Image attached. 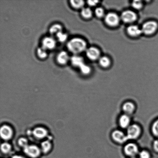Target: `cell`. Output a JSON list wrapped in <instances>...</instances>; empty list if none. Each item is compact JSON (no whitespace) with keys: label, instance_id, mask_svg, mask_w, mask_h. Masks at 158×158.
<instances>
[{"label":"cell","instance_id":"6da1fadb","mask_svg":"<svg viewBox=\"0 0 158 158\" xmlns=\"http://www.w3.org/2000/svg\"><path fill=\"white\" fill-rule=\"evenodd\" d=\"M67 47L72 53L77 54L83 52L86 49V43L84 40L81 38H73L68 42Z\"/></svg>","mask_w":158,"mask_h":158},{"label":"cell","instance_id":"7a4b0ae2","mask_svg":"<svg viewBox=\"0 0 158 158\" xmlns=\"http://www.w3.org/2000/svg\"><path fill=\"white\" fill-rule=\"evenodd\" d=\"M141 132L140 127L137 124L130 125L127 128V136L128 140H134L139 137Z\"/></svg>","mask_w":158,"mask_h":158},{"label":"cell","instance_id":"3957f363","mask_svg":"<svg viewBox=\"0 0 158 158\" xmlns=\"http://www.w3.org/2000/svg\"><path fill=\"white\" fill-rule=\"evenodd\" d=\"M157 23L155 21L147 22L142 26V32L145 35H150L154 33L158 28Z\"/></svg>","mask_w":158,"mask_h":158},{"label":"cell","instance_id":"277c9868","mask_svg":"<svg viewBox=\"0 0 158 158\" xmlns=\"http://www.w3.org/2000/svg\"><path fill=\"white\" fill-rule=\"evenodd\" d=\"M24 152L29 157L32 158L38 157L40 154V150L35 145H28L24 148Z\"/></svg>","mask_w":158,"mask_h":158},{"label":"cell","instance_id":"5b68a950","mask_svg":"<svg viewBox=\"0 0 158 158\" xmlns=\"http://www.w3.org/2000/svg\"><path fill=\"white\" fill-rule=\"evenodd\" d=\"M124 152L127 156L131 158L139 154L138 147L134 143H129L125 147Z\"/></svg>","mask_w":158,"mask_h":158},{"label":"cell","instance_id":"8992f818","mask_svg":"<svg viewBox=\"0 0 158 158\" xmlns=\"http://www.w3.org/2000/svg\"><path fill=\"white\" fill-rule=\"evenodd\" d=\"M105 23L110 26H115L118 24L120 18L117 14L114 13H109L105 17Z\"/></svg>","mask_w":158,"mask_h":158},{"label":"cell","instance_id":"52a82bcc","mask_svg":"<svg viewBox=\"0 0 158 158\" xmlns=\"http://www.w3.org/2000/svg\"><path fill=\"white\" fill-rule=\"evenodd\" d=\"M112 137L115 142L120 143H125L128 140L127 135L119 130H116L113 131Z\"/></svg>","mask_w":158,"mask_h":158},{"label":"cell","instance_id":"ba28073f","mask_svg":"<svg viewBox=\"0 0 158 158\" xmlns=\"http://www.w3.org/2000/svg\"><path fill=\"white\" fill-rule=\"evenodd\" d=\"M121 19L122 21L125 23H131L137 19V15L132 11L126 10L122 13Z\"/></svg>","mask_w":158,"mask_h":158},{"label":"cell","instance_id":"9c48e42d","mask_svg":"<svg viewBox=\"0 0 158 158\" xmlns=\"http://www.w3.org/2000/svg\"><path fill=\"white\" fill-rule=\"evenodd\" d=\"M0 134L1 137L3 140H8L11 138L13 135V131L10 127L4 125L1 128Z\"/></svg>","mask_w":158,"mask_h":158},{"label":"cell","instance_id":"30bf717a","mask_svg":"<svg viewBox=\"0 0 158 158\" xmlns=\"http://www.w3.org/2000/svg\"><path fill=\"white\" fill-rule=\"evenodd\" d=\"M42 47L47 49H53L56 45V42L53 38L51 37H46L42 42Z\"/></svg>","mask_w":158,"mask_h":158},{"label":"cell","instance_id":"8fae6325","mask_svg":"<svg viewBox=\"0 0 158 158\" xmlns=\"http://www.w3.org/2000/svg\"><path fill=\"white\" fill-rule=\"evenodd\" d=\"M86 55L89 59L95 60L100 58V51L97 48L90 47L87 49Z\"/></svg>","mask_w":158,"mask_h":158},{"label":"cell","instance_id":"7c38bea8","mask_svg":"<svg viewBox=\"0 0 158 158\" xmlns=\"http://www.w3.org/2000/svg\"><path fill=\"white\" fill-rule=\"evenodd\" d=\"M33 134L36 138L42 139L46 137L48 135V131L44 128L38 127L34 130Z\"/></svg>","mask_w":158,"mask_h":158},{"label":"cell","instance_id":"4fadbf2b","mask_svg":"<svg viewBox=\"0 0 158 158\" xmlns=\"http://www.w3.org/2000/svg\"><path fill=\"white\" fill-rule=\"evenodd\" d=\"M57 61L59 64L64 65L68 63L69 56L67 52L62 51L58 54L57 56Z\"/></svg>","mask_w":158,"mask_h":158},{"label":"cell","instance_id":"5bb4252c","mask_svg":"<svg viewBox=\"0 0 158 158\" xmlns=\"http://www.w3.org/2000/svg\"><path fill=\"white\" fill-rule=\"evenodd\" d=\"M131 118L129 115L124 114L121 116L119 119V124L122 128H127L131 125Z\"/></svg>","mask_w":158,"mask_h":158},{"label":"cell","instance_id":"9a60e30c","mask_svg":"<svg viewBox=\"0 0 158 158\" xmlns=\"http://www.w3.org/2000/svg\"><path fill=\"white\" fill-rule=\"evenodd\" d=\"M122 108L125 114L129 115L134 112L135 109V106L132 102H128L124 104Z\"/></svg>","mask_w":158,"mask_h":158},{"label":"cell","instance_id":"2e32d148","mask_svg":"<svg viewBox=\"0 0 158 158\" xmlns=\"http://www.w3.org/2000/svg\"><path fill=\"white\" fill-rule=\"evenodd\" d=\"M127 31L131 36L135 37L138 36L142 33V30L137 26L131 25L128 27Z\"/></svg>","mask_w":158,"mask_h":158},{"label":"cell","instance_id":"e0dca14e","mask_svg":"<svg viewBox=\"0 0 158 158\" xmlns=\"http://www.w3.org/2000/svg\"><path fill=\"white\" fill-rule=\"evenodd\" d=\"M71 63L73 65L80 68L81 66L84 64V60L82 57L78 56L75 55L72 57L71 59Z\"/></svg>","mask_w":158,"mask_h":158},{"label":"cell","instance_id":"ac0fdd59","mask_svg":"<svg viewBox=\"0 0 158 158\" xmlns=\"http://www.w3.org/2000/svg\"><path fill=\"white\" fill-rule=\"evenodd\" d=\"M63 27L59 24H55L51 26L49 29V32L52 35L57 34L59 32H62Z\"/></svg>","mask_w":158,"mask_h":158},{"label":"cell","instance_id":"d6986e66","mask_svg":"<svg viewBox=\"0 0 158 158\" xmlns=\"http://www.w3.org/2000/svg\"><path fill=\"white\" fill-rule=\"evenodd\" d=\"M70 2L72 7L76 9L81 8L85 4L84 1L82 0H71Z\"/></svg>","mask_w":158,"mask_h":158},{"label":"cell","instance_id":"ffe728a7","mask_svg":"<svg viewBox=\"0 0 158 158\" xmlns=\"http://www.w3.org/2000/svg\"><path fill=\"white\" fill-rule=\"evenodd\" d=\"M41 147L43 152L44 153H47L50 151L52 148V144L49 141H45L41 143Z\"/></svg>","mask_w":158,"mask_h":158},{"label":"cell","instance_id":"44dd1931","mask_svg":"<svg viewBox=\"0 0 158 158\" xmlns=\"http://www.w3.org/2000/svg\"><path fill=\"white\" fill-rule=\"evenodd\" d=\"M99 59V63L102 67L106 68L108 67L110 64V61L109 58L106 56L101 57Z\"/></svg>","mask_w":158,"mask_h":158},{"label":"cell","instance_id":"7402d4cb","mask_svg":"<svg viewBox=\"0 0 158 158\" xmlns=\"http://www.w3.org/2000/svg\"><path fill=\"white\" fill-rule=\"evenodd\" d=\"M81 15L84 18L89 19L92 16V11L89 8H83L81 11Z\"/></svg>","mask_w":158,"mask_h":158},{"label":"cell","instance_id":"603a6c76","mask_svg":"<svg viewBox=\"0 0 158 158\" xmlns=\"http://www.w3.org/2000/svg\"><path fill=\"white\" fill-rule=\"evenodd\" d=\"M37 54H38L39 57L42 59L46 58L48 56L46 49L43 47L38 48L37 50Z\"/></svg>","mask_w":158,"mask_h":158},{"label":"cell","instance_id":"cb8c5ba5","mask_svg":"<svg viewBox=\"0 0 158 158\" xmlns=\"http://www.w3.org/2000/svg\"><path fill=\"white\" fill-rule=\"evenodd\" d=\"M11 149V146L7 143H4L1 145V150L2 152L4 154H7L10 151Z\"/></svg>","mask_w":158,"mask_h":158},{"label":"cell","instance_id":"d4e9b609","mask_svg":"<svg viewBox=\"0 0 158 158\" xmlns=\"http://www.w3.org/2000/svg\"><path fill=\"white\" fill-rule=\"evenodd\" d=\"M81 72L84 75H88L91 72V69L89 66L85 64H83L80 68Z\"/></svg>","mask_w":158,"mask_h":158},{"label":"cell","instance_id":"484cf974","mask_svg":"<svg viewBox=\"0 0 158 158\" xmlns=\"http://www.w3.org/2000/svg\"><path fill=\"white\" fill-rule=\"evenodd\" d=\"M56 35L58 41L61 42H64L67 40V35L65 33H63L62 32H59Z\"/></svg>","mask_w":158,"mask_h":158},{"label":"cell","instance_id":"4316f807","mask_svg":"<svg viewBox=\"0 0 158 158\" xmlns=\"http://www.w3.org/2000/svg\"><path fill=\"white\" fill-rule=\"evenodd\" d=\"M152 131L153 134L156 137H158V119L153 123Z\"/></svg>","mask_w":158,"mask_h":158},{"label":"cell","instance_id":"83f0119b","mask_svg":"<svg viewBox=\"0 0 158 158\" xmlns=\"http://www.w3.org/2000/svg\"><path fill=\"white\" fill-rule=\"evenodd\" d=\"M18 143L19 145L20 146L22 147L23 148H26V146L28 145V142L27 139L24 138H21L19 140Z\"/></svg>","mask_w":158,"mask_h":158},{"label":"cell","instance_id":"f1b7e54d","mask_svg":"<svg viewBox=\"0 0 158 158\" xmlns=\"http://www.w3.org/2000/svg\"><path fill=\"white\" fill-rule=\"evenodd\" d=\"M132 6L135 9H140L142 7V3L140 1H134L132 3Z\"/></svg>","mask_w":158,"mask_h":158},{"label":"cell","instance_id":"f546056e","mask_svg":"<svg viewBox=\"0 0 158 158\" xmlns=\"http://www.w3.org/2000/svg\"><path fill=\"white\" fill-rule=\"evenodd\" d=\"M95 13L97 17L101 18L104 15V11L102 8L98 7L95 9Z\"/></svg>","mask_w":158,"mask_h":158},{"label":"cell","instance_id":"4dcf8cb0","mask_svg":"<svg viewBox=\"0 0 158 158\" xmlns=\"http://www.w3.org/2000/svg\"><path fill=\"white\" fill-rule=\"evenodd\" d=\"M139 154L140 158H150L151 157L149 153L145 150L141 151Z\"/></svg>","mask_w":158,"mask_h":158},{"label":"cell","instance_id":"1f68e13d","mask_svg":"<svg viewBox=\"0 0 158 158\" xmlns=\"http://www.w3.org/2000/svg\"><path fill=\"white\" fill-rule=\"evenodd\" d=\"M98 2V1H87V3L89 6H94L96 5Z\"/></svg>","mask_w":158,"mask_h":158},{"label":"cell","instance_id":"d6a6232c","mask_svg":"<svg viewBox=\"0 0 158 158\" xmlns=\"http://www.w3.org/2000/svg\"><path fill=\"white\" fill-rule=\"evenodd\" d=\"M153 147H154L155 151L158 152V140H156L154 142Z\"/></svg>","mask_w":158,"mask_h":158},{"label":"cell","instance_id":"836d02e7","mask_svg":"<svg viewBox=\"0 0 158 158\" xmlns=\"http://www.w3.org/2000/svg\"><path fill=\"white\" fill-rule=\"evenodd\" d=\"M12 158H25L22 156H15L12 157Z\"/></svg>","mask_w":158,"mask_h":158},{"label":"cell","instance_id":"e575fe53","mask_svg":"<svg viewBox=\"0 0 158 158\" xmlns=\"http://www.w3.org/2000/svg\"><path fill=\"white\" fill-rule=\"evenodd\" d=\"M135 158V157H132V158Z\"/></svg>","mask_w":158,"mask_h":158}]
</instances>
